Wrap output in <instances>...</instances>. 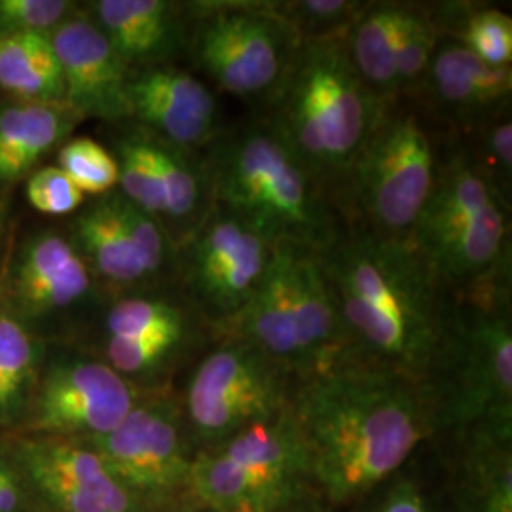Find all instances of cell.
I'll return each instance as SVG.
<instances>
[{
	"label": "cell",
	"mask_w": 512,
	"mask_h": 512,
	"mask_svg": "<svg viewBox=\"0 0 512 512\" xmlns=\"http://www.w3.org/2000/svg\"><path fill=\"white\" fill-rule=\"evenodd\" d=\"M289 412L329 512L361 501L437 439L425 385L382 366L342 363L300 378Z\"/></svg>",
	"instance_id": "cell-1"
},
{
	"label": "cell",
	"mask_w": 512,
	"mask_h": 512,
	"mask_svg": "<svg viewBox=\"0 0 512 512\" xmlns=\"http://www.w3.org/2000/svg\"><path fill=\"white\" fill-rule=\"evenodd\" d=\"M348 340V363L425 382L452 308V291L410 238L344 222L317 249Z\"/></svg>",
	"instance_id": "cell-2"
},
{
	"label": "cell",
	"mask_w": 512,
	"mask_h": 512,
	"mask_svg": "<svg viewBox=\"0 0 512 512\" xmlns=\"http://www.w3.org/2000/svg\"><path fill=\"white\" fill-rule=\"evenodd\" d=\"M203 154L217 207L272 245L321 249L344 224L327 186L264 112L222 126Z\"/></svg>",
	"instance_id": "cell-3"
},
{
	"label": "cell",
	"mask_w": 512,
	"mask_h": 512,
	"mask_svg": "<svg viewBox=\"0 0 512 512\" xmlns=\"http://www.w3.org/2000/svg\"><path fill=\"white\" fill-rule=\"evenodd\" d=\"M423 385L437 437L512 423V260L452 291L448 323Z\"/></svg>",
	"instance_id": "cell-4"
},
{
	"label": "cell",
	"mask_w": 512,
	"mask_h": 512,
	"mask_svg": "<svg viewBox=\"0 0 512 512\" xmlns=\"http://www.w3.org/2000/svg\"><path fill=\"white\" fill-rule=\"evenodd\" d=\"M384 107L351 65L344 35H338L302 40L291 71L260 112L287 137L336 203Z\"/></svg>",
	"instance_id": "cell-5"
},
{
	"label": "cell",
	"mask_w": 512,
	"mask_h": 512,
	"mask_svg": "<svg viewBox=\"0 0 512 512\" xmlns=\"http://www.w3.org/2000/svg\"><path fill=\"white\" fill-rule=\"evenodd\" d=\"M444 139L416 97L399 95L385 105L338 190L342 220L408 238L433 190Z\"/></svg>",
	"instance_id": "cell-6"
},
{
	"label": "cell",
	"mask_w": 512,
	"mask_h": 512,
	"mask_svg": "<svg viewBox=\"0 0 512 512\" xmlns=\"http://www.w3.org/2000/svg\"><path fill=\"white\" fill-rule=\"evenodd\" d=\"M186 497L215 512H304L323 507L289 408L192 459ZM325 509V507H323Z\"/></svg>",
	"instance_id": "cell-7"
},
{
	"label": "cell",
	"mask_w": 512,
	"mask_h": 512,
	"mask_svg": "<svg viewBox=\"0 0 512 512\" xmlns=\"http://www.w3.org/2000/svg\"><path fill=\"white\" fill-rule=\"evenodd\" d=\"M186 55L220 92L260 110L293 67L302 38L275 14L272 0L188 2Z\"/></svg>",
	"instance_id": "cell-8"
},
{
	"label": "cell",
	"mask_w": 512,
	"mask_h": 512,
	"mask_svg": "<svg viewBox=\"0 0 512 512\" xmlns=\"http://www.w3.org/2000/svg\"><path fill=\"white\" fill-rule=\"evenodd\" d=\"M296 378L255 344L220 334L177 391L194 452L215 448L243 429L281 416Z\"/></svg>",
	"instance_id": "cell-9"
},
{
	"label": "cell",
	"mask_w": 512,
	"mask_h": 512,
	"mask_svg": "<svg viewBox=\"0 0 512 512\" xmlns=\"http://www.w3.org/2000/svg\"><path fill=\"white\" fill-rule=\"evenodd\" d=\"M0 302L46 342H80L109 300L67 230L40 228L12 249L0 275Z\"/></svg>",
	"instance_id": "cell-10"
},
{
	"label": "cell",
	"mask_w": 512,
	"mask_h": 512,
	"mask_svg": "<svg viewBox=\"0 0 512 512\" xmlns=\"http://www.w3.org/2000/svg\"><path fill=\"white\" fill-rule=\"evenodd\" d=\"M145 393L82 342H48L16 435L92 440L109 433Z\"/></svg>",
	"instance_id": "cell-11"
},
{
	"label": "cell",
	"mask_w": 512,
	"mask_h": 512,
	"mask_svg": "<svg viewBox=\"0 0 512 512\" xmlns=\"http://www.w3.org/2000/svg\"><path fill=\"white\" fill-rule=\"evenodd\" d=\"M88 442L145 512L186 497L196 452L173 387L145 393L114 429Z\"/></svg>",
	"instance_id": "cell-12"
},
{
	"label": "cell",
	"mask_w": 512,
	"mask_h": 512,
	"mask_svg": "<svg viewBox=\"0 0 512 512\" xmlns=\"http://www.w3.org/2000/svg\"><path fill=\"white\" fill-rule=\"evenodd\" d=\"M272 253L270 241L215 207L177 249V285L220 334L255 296Z\"/></svg>",
	"instance_id": "cell-13"
},
{
	"label": "cell",
	"mask_w": 512,
	"mask_h": 512,
	"mask_svg": "<svg viewBox=\"0 0 512 512\" xmlns=\"http://www.w3.org/2000/svg\"><path fill=\"white\" fill-rule=\"evenodd\" d=\"M0 442L42 512H145L88 440L12 435Z\"/></svg>",
	"instance_id": "cell-14"
},
{
	"label": "cell",
	"mask_w": 512,
	"mask_h": 512,
	"mask_svg": "<svg viewBox=\"0 0 512 512\" xmlns=\"http://www.w3.org/2000/svg\"><path fill=\"white\" fill-rule=\"evenodd\" d=\"M448 135H465L511 114L512 67H490L454 38L440 37L429 71L414 93Z\"/></svg>",
	"instance_id": "cell-15"
},
{
	"label": "cell",
	"mask_w": 512,
	"mask_h": 512,
	"mask_svg": "<svg viewBox=\"0 0 512 512\" xmlns=\"http://www.w3.org/2000/svg\"><path fill=\"white\" fill-rule=\"evenodd\" d=\"M129 122L175 147L205 152L222 129L215 92L177 65L131 71Z\"/></svg>",
	"instance_id": "cell-16"
},
{
	"label": "cell",
	"mask_w": 512,
	"mask_h": 512,
	"mask_svg": "<svg viewBox=\"0 0 512 512\" xmlns=\"http://www.w3.org/2000/svg\"><path fill=\"white\" fill-rule=\"evenodd\" d=\"M50 42L63 76V101L82 120L95 118L112 126L129 122L131 69L90 14L78 8L50 35Z\"/></svg>",
	"instance_id": "cell-17"
},
{
	"label": "cell",
	"mask_w": 512,
	"mask_h": 512,
	"mask_svg": "<svg viewBox=\"0 0 512 512\" xmlns=\"http://www.w3.org/2000/svg\"><path fill=\"white\" fill-rule=\"evenodd\" d=\"M131 71L186 55L192 14L175 0H95L84 8Z\"/></svg>",
	"instance_id": "cell-18"
},
{
	"label": "cell",
	"mask_w": 512,
	"mask_h": 512,
	"mask_svg": "<svg viewBox=\"0 0 512 512\" xmlns=\"http://www.w3.org/2000/svg\"><path fill=\"white\" fill-rule=\"evenodd\" d=\"M437 439L452 444L442 482L448 512H512V423Z\"/></svg>",
	"instance_id": "cell-19"
},
{
	"label": "cell",
	"mask_w": 512,
	"mask_h": 512,
	"mask_svg": "<svg viewBox=\"0 0 512 512\" xmlns=\"http://www.w3.org/2000/svg\"><path fill=\"white\" fill-rule=\"evenodd\" d=\"M65 230L107 300L152 291L122 217L118 190L84 203Z\"/></svg>",
	"instance_id": "cell-20"
},
{
	"label": "cell",
	"mask_w": 512,
	"mask_h": 512,
	"mask_svg": "<svg viewBox=\"0 0 512 512\" xmlns=\"http://www.w3.org/2000/svg\"><path fill=\"white\" fill-rule=\"evenodd\" d=\"M143 133L162 184L165 232L179 249L217 207L211 169L203 152L175 147L147 129Z\"/></svg>",
	"instance_id": "cell-21"
},
{
	"label": "cell",
	"mask_w": 512,
	"mask_h": 512,
	"mask_svg": "<svg viewBox=\"0 0 512 512\" xmlns=\"http://www.w3.org/2000/svg\"><path fill=\"white\" fill-rule=\"evenodd\" d=\"M78 122L82 118L65 101L6 103L0 109V184L21 181Z\"/></svg>",
	"instance_id": "cell-22"
},
{
	"label": "cell",
	"mask_w": 512,
	"mask_h": 512,
	"mask_svg": "<svg viewBox=\"0 0 512 512\" xmlns=\"http://www.w3.org/2000/svg\"><path fill=\"white\" fill-rule=\"evenodd\" d=\"M406 2L368 0L365 10L344 33L349 61L366 88L384 105L393 103L397 92V42Z\"/></svg>",
	"instance_id": "cell-23"
},
{
	"label": "cell",
	"mask_w": 512,
	"mask_h": 512,
	"mask_svg": "<svg viewBox=\"0 0 512 512\" xmlns=\"http://www.w3.org/2000/svg\"><path fill=\"white\" fill-rule=\"evenodd\" d=\"M48 342L0 302V439L16 435L37 387Z\"/></svg>",
	"instance_id": "cell-24"
},
{
	"label": "cell",
	"mask_w": 512,
	"mask_h": 512,
	"mask_svg": "<svg viewBox=\"0 0 512 512\" xmlns=\"http://www.w3.org/2000/svg\"><path fill=\"white\" fill-rule=\"evenodd\" d=\"M0 90L14 101L57 103L65 99L61 67L50 37L0 35Z\"/></svg>",
	"instance_id": "cell-25"
},
{
	"label": "cell",
	"mask_w": 512,
	"mask_h": 512,
	"mask_svg": "<svg viewBox=\"0 0 512 512\" xmlns=\"http://www.w3.org/2000/svg\"><path fill=\"white\" fill-rule=\"evenodd\" d=\"M431 10L444 37L490 67H512V18L505 10L478 2H440Z\"/></svg>",
	"instance_id": "cell-26"
},
{
	"label": "cell",
	"mask_w": 512,
	"mask_h": 512,
	"mask_svg": "<svg viewBox=\"0 0 512 512\" xmlns=\"http://www.w3.org/2000/svg\"><path fill=\"white\" fill-rule=\"evenodd\" d=\"M439 25L433 18L431 4L406 2L401 33L397 42V92L414 95L429 71L439 46Z\"/></svg>",
	"instance_id": "cell-27"
},
{
	"label": "cell",
	"mask_w": 512,
	"mask_h": 512,
	"mask_svg": "<svg viewBox=\"0 0 512 512\" xmlns=\"http://www.w3.org/2000/svg\"><path fill=\"white\" fill-rule=\"evenodd\" d=\"M346 512H448L444 486L433 482L418 467V454L374 492L351 505Z\"/></svg>",
	"instance_id": "cell-28"
},
{
	"label": "cell",
	"mask_w": 512,
	"mask_h": 512,
	"mask_svg": "<svg viewBox=\"0 0 512 512\" xmlns=\"http://www.w3.org/2000/svg\"><path fill=\"white\" fill-rule=\"evenodd\" d=\"M366 4V0H272L275 14L302 40L344 35Z\"/></svg>",
	"instance_id": "cell-29"
},
{
	"label": "cell",
	"mask_w": 512,
	"mask_h": 512,
	"mask_svg": "<svg viewBox=\"0 0 512 512\" xmlns=\"http://www.w3.org/2000/svg\"><path fill=\"white\" fill-rule=\"evenodd\" d=\"M57 167L84 196H105L118 188V164L109 148L90 137L65 141L57 152Z\"/></svg>",
	"instance_id": "cell-30"
},
{
	"label": "cell",
	"mask_w": 512,
	"mask_h": 512,
	"mask_svg": "<svg viewBox=\"0 0 512 512\" xmlns=\"http://www.w3.org/2000/svg\"><path fill=\"white\" fill-rule=\"evenodd\" d=\"M467 148L476 167L495 188L511 200L512 196V120L505 114L484 126L456 135Z\"/></svg>",
	"instance_id": "cell-31"
},
{
	"label": "cell",
	"mask_w": 512,
	"mask_h": 512,
	"mask_svg": "<svg viewBox=\"0 0 512 512\" xmlns=\"http://www.w3.org/2000/svg\"><path fill=\"white\" fill-rule=\"evenodd\" d=\"M78 10L69 0H0V35H44Z\"/></svg>",
	"instance_id": "cell-32"
},
{
	"label": "cell",
	"mask_w": 512,
	"mask_h": 512,
	"mask_svg": "<svg viewBox=\"0 0 512 512\" xmlns=\"http://www.w3.org/2000/svg\"><path fill=\"white\" fill-rule=\"evenodd\" d=\"M25 198L38 213L52 217L73 215L86 203V196L57 165L42 167L27 179Z\"/></svg>",
	"instance_id": "cell-33"
},
{
	"label": "cell",
	"mask_w": 512,
	"mask_h": 512,
	"mask_svg": "<svg viewBox=\"0 0 512 512\" xmlns=\"http://www.w3.org/2000/svg\"><path fill=\"white\" fill-rule=\"evenodd\" d=\"M156 512H215L211 511L209 507H205V505H200V503H196V501H192L190 497H183V499H179V501H175V503H171V505H167L164 509H160V511Z\"/></svg>",
	"instance_id": "cell-34"
},
{
	"label": "cell",
	"mask_w": 512,
	"mask_h": 512,
	"mask_svg": "<svg viewBox=\"0 0 512 512\" xmlns=\"http://www.w3.org/2000/svg\"><path fill=\"white\" fill-rule=\"evenodd\" d=\"M6 226H8V203L0 196V245H2V238L6 236Z\"/></svg>",
	"instance_id": "cell-35"
},
{
	"label": "cell",
	"mask_w": 512,
	"mask_h": 512,
	"mask_svg": "<svg viewBox=\"0 0 512 512\" xmlns=\"http://www.w3.org/2000/svg\"><path fill=\"white\" fill-rule=\"evenodd\" d=\"M304 512H329L327 509H323V507H315V509H310V511H304Z\"/></svg>",
	"instance_id": "cell-36"
}]
</instances>
